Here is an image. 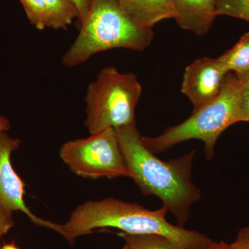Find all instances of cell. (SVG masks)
Segmentation results:
<instances>
[{"label":"cell","instance_id":"d6986e66","mask_svg":"<svg viewBox=\"0 0 249 249\" xmlns=\"http://www.w3.org/2000/svg\"><path fill=\"white\" fill-rule=\"evenodd\" d=\"M231 245L238 249H249V227L239 232L237 239Z\"/></svg>","mask_w":249,"mask_h":249},{"label":"cell","instance_id":"ffe728a7","mask_svg":"<svg viewBox=\"0 0 249 249\" xmlns=\"http://www.w3.org/2000/svg\"><path fill=\"white\" fill-rule=\"evenodd\" d=\"M205 249H231V245H228L224 242H211Z\"/></svg>","mask_w":249,"mask_h":249},{"label":"cell","instance_id":"277c9868","mask_svg":"<svg viewBox=\"0 0 249 249\" xmlns=\"http://www.w3.org/2000/svg\"><path fill=\"white\" fill-rule=\"evenodd\" d=\"M238 78L229 73L219 94L193 112L181 124L168 127L156 137H143L145 146L154 154L166 151L177 144L198 139L204 144L208 160L214 155L219 136L232 124L240 122V98L242 90Z\"/></svg>","mask_w":249,"mask_h":249},{"label":"cell","instance_id":"8fae6325","mask_svg":"<svg viewBox=\"0 0 249 249\" xmlns=\"http://www.w3.org/2000/svg\"><path fill=\"white\" fill-rule=\"evenodd\" d=\"M229 72L234 74H244L249 71V32L242 36L240 40L230 50L219 56Z\"/></svg>","mask_w":249,"mask_h":249},{"label":"cell","instance_id":"d4e9b609","mask_svg":"<svg viewBox=\"0 0 249 249\" xmlns=\"http://www.w3.org/2000/svg\"><path fill=\"white\" fill-rule=\"evenodd\" d=\"M231 249H238L237 248H235V247H232L231 245Z\"/></svg>","mask_w":249,"mask_h":249},{"label":"cell","instance_id":"7a4b0ae2","mask_svg":"<svg viewBox=\"0 0 249 249\" xmlns=\"http://www.w3.org/2000/svg\"><path fill=\"white\" fill-rule=\"evenodd\" d=\"M115 130L131 178L144 195L160 198L163 207L183 225L189 219L192 205L201 198L200 190L191 178L196 150L163 160L145 146L135 123Z\"/></svg>","mask_w":249,"mask_h":249},{"label":"cell","instance_id":"9c48e42d","mask_svg":"<svg viewBox=\"0 0 249 249\" xmlns=\"http://www.w3.org/2000/svg\"><path fill=\"white\" fill-rule=\"evenodd\" d=\"M216 3L217 0H174L175 19L181 29L205 35L217 18Z\"/></svg>","mask_w":249,"mask_h":249},{"label":"cell","instance_id":"e0dca14e","mask_svg":"<svg viewBox=\"0 0 249 249\" xmlns=\"http://www.w3.org/2000/svg\"><path fill=\"white\" fill-rule=\"evenodd\" d=\"M249 122V89L242 88L240 98V122Z\"/></svg>","mask_w":249,"mask_h":249},{"label":"cell","instance_id":"44dd1931","mask_svg":"<svg viewBox=\"0 0 249 249\" xmlns=\"http://www.w3.org/2000/svg\"><path fill=\"white\" fill-rule=\"evenodd\" d=\"M11 128L9 121L4 116H0V134L7 132Z\"/></svg>","mask_w":249,"mask_h":249},{"label":"cell","instance_id":"30bf717a","mask_svg":"<svg viewBox=\"0 0 249 249\" xmlns=\"http://www.w3.org/2000/svg\"><path fill=\"white\" fill-rule=\"evenodd\" d=\"M121 7L142 27L152 29L165 19H175L174 0H119Z\"/></svg>","mask_w":249,"mask_h":249},{"label":"cell","instance_id":"7c38bea8","mask_svg":"<svg viewBox=\"0 0 249 249\" xmlns=\"http://www.w3.org/2000/svg\"><path fill=\"white\" fill-rule=\"evenodd\" d=\"M49 14L48 28L66 30L78 18V11L71 0H46Z\"/></svg>","mask_w":249,"mask_h":249},{"label":"cell","instance_id":"3957f363","mask_svg":"<svg viewBox=\"0 0 249 249\" xmlns=\"http://www.w3.org/2000/svg\"><path fill=\"white\" fill-rule=\"evenodd\" d=\"M74 42L62 58L73 67L95 54L113 49L143 51L154 38L152 29L142 27L121 7L119 0H92Z\"/></svg>","mask_w":249,"mask_h":249},{"label":"cell","instance_id":"9a60e30c","mask_svg":"<svg viewBox=\"0 0 249 249\" xmlns=\"http://www.w3.org/2000/svg\"><path fill=\"white\" fill-rule=\"evenodd\" d=\"M216 12L249 22V0H217Z\"/></svg>","mask_w":249,"mask_h":249},{"label":"cell","instance_id":"603a6c76","mask_svg":"<svg viewBox=\"0 0 249 249\" xmlns=\"http://www.w3.org/2000/svg\"><path fill=\"white\" fill-rule=\"evenodd\" d=\"M1 249H20L18 248L17 246L15 245L14 243H9V244H5L2 247H1Z\"/></svg>","mask_w":249,"mask_h":249},{"label":"cell","instance_id":"7402d4cb","mask_svg":"<svg viewBox=\"0 0 249 249\" xmlns=\"http://www.w3.org/2000/svg\"><path fill=\"white\" fill-rule=\"evenodd\" d=\"M235 76L238 78L242 88L249 89V71L244 74L239 75V76L235 75Z\"/></svg>","mask_w":249,"mask_h":249},{"label":"cell","instance_id":"8992f818","mask_svg":"<svg viewBox=\"0 0 249 249\" xmlns=\"http://www.w3.org/2000/svg\"><path fill=\"white\" fill-rule=\"evenodd\" d=\"M60 157L73 173L83 178H132L115 129L65 142Z\"/></svg>","mask_w":249,"mask_h":249},{"label":"cell","instance_id":"6da1fadb","mask_svg":"<svg viewBox=\"0 0 249 249\" xmlns=\"http://www.w3.org/2000/svg\"><path fill=\"white\" fill-rule=\"evenodd\" d=\"M164 208L152 211L143 206L109 197L80 205L65 224L46 221L52 229L70 243L101 228H114L132 235L163 236L181 249H205L212 241L200 232L176 227L167 220Z\"/></svg>","mask_w":249,"mask_h":249},{"label":"cell","instance_id":"ba28073f","mask_svg":"<svg viewBox=\"0 0 249 249\" xmlns=\"http://www.w3.org/2000/svg\"><path fill=\"white\" fill-rule=\"evenodd\" d=\"M21 145L19 139L10 137L7 132L0 134V207L21 211L31 222L42 227L45 219L37 217L24 200V183L13 168L11 157Z\"/></svg>","mask_w":249,"mask_h":249},{"label":"cell","instance_id":"5b68a950","mask_svg":"<svg viewBox=\"0 0 249 249\" xmlns=\"http://www.w3.org/2000/svg\"><path fill=\"white\" fill-rule=\"evenodd\" d=\"M142 93L137 76L105 67L88 85L85 95V127L90 134L135 123V108Z\"/></svg>","mask_w":249,"mask_h":249},{"label":"cell","instance_id":"ac0fdd59","mask_svg":"<svg viewBox=\"0 0 249 249\" xmlns=\"http://www.w3.org/2000/svg\"><path fill=\"white\" fill-rule=\"evenodd\" d=\"M71 1L78 11V19L81 24L88 16L92 0H71Z\"/></svg>","mask_w":249,"mask_h":249},{"label":"cell","instance_id":"4fadbf2b","mask_svg":"<svg viewBox=\"0 0 249 249\" xmlns=\"http://www.w3.org/2000/svg\"><path fill=\"white\" fill-rule=\"evenodd\" d=\"M129 249H181L169 239L159 235H132L122 232Z\"/></svg>","mask_w":249,"mask_h":249},{"label":"cell","instance_id":"cb8c5ba5","mask_svg":"<svg viewBox=\"0 0 249 249\" xmlns=\"http://www.w3.org/2000/svg\"><path fill=\"white\" fill-rule=\"evenodd\" d=\"M123 249H129L128 245L126 244V245L124 246V247L123 248Z\"/></svg>","mask_w":249,"mask_h":249},{"label":"cell","instance_id":"52a82bcc","mask_svg":"<svg viewBox=\"0 0 249 249\" xmlns=\"http://www.w3.org/2000/svg\"><path fill=\"white\" fill-rule=\"evenodd\" d=\"M229 73L218 58L197 59L186 67L181 92L191 101L193 112L219 94Z\"/></svg>","mask_w":249,"mask_h":249},{"label":"cell","instance_id":"2e32d148","mask_svg":"<svg viewBox=\"0 0 249 249\" xmlns=\"http://www.w3.org/2000/svg\"><path fill=\"white\" fill-rule=\"evenodd\" d=\"M14 226L12 211L0 207V240Z\"/></svg>","mask_w":249,"mask_h":249},{"label":"cell","instance_id":"5bb4252c","mask_svg":"<svg viewBox=\"0 0 249 249\" xmlns=\"http://www.w3.org/2000/svg\"><path fill=\"white\" fill-rule=\"evenodd\" d=\"M29 22L39 30L48 28L49 14L46 0H20Z\"/></svg>","mask_w":249,"mask_h":249}]
</instances>
